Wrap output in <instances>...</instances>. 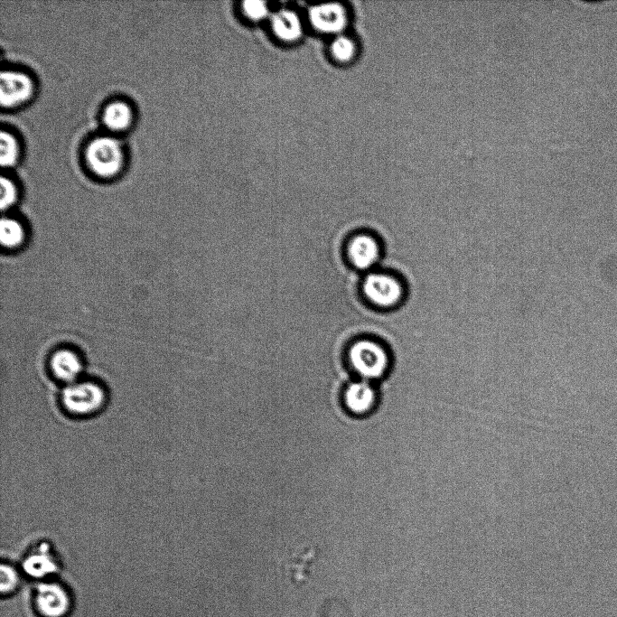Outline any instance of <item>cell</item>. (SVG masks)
<instances>
[{"instance_id":"2","label":"cell","mask_w":617,"mask_h":617,"mask_svg":"<svg viewBox=\"0 0 617 617\" xmlns=\"http://www.w3.org/2000/svg\"><path fill=\"white\" fill-rule=\"evenodd\" d=\"M362 292L369 303L382 312L397 310L407 298V287L402 279L384 269L367 274L362 282Z\"/></svg>"},{"instance_id":"9","label":"cell","mask_w":617,"mask_h":617,"mask_svg":"<svg viewBox=\"0 0 617 617\" xmlns=\"http://www.w3.org/2000/svg\"><path fill=\"white\" fill-rule=\"evenodd\" d=\"M23 568L33 577H44L58 569V559L48 542L42 541L33 547L23 560Z\"/></svg>"},{"instance_id":"16","label":"cell","mask_w":617,"mask_h":617,"mask_svg":"<svg viewBox=\"0 0 617 617\" xmlns=\"http://www.w3.org/2000/svg\"><path fill=\"white\" fill-rule=\"evenodd\" d=\"M331 51L337 61L344 62L352 58L355 52V46L349 37L339 36L332 42Z\"/></svg>"},{"instance_id":"17","label":"cell","mask_w":617,"mask_h":617,"mask_svg":"<svg viewBox=\"0 0 617 617\" xmlns=\"http://www.w3.org/2000/svg\"><path fill=\"white\" fill-rule=\"evenodd\" d=\"M0 207L2 210H5L16 201V188L10 179L4 176L0 179Z\"/></svg>"},{"instance_id":"13","label":"cell","mask_w":617,"mask_h":617,"mask_svg":"<svg viewBox=\"0 0 617 617\" xmlns=\"http://www.w3.org/2000/svg\"><path fill=\"white\" fill-rule=\"evenodd\" d=\"M102 119L105 126L110 130H123L126 128L131 122V108L125 102H112L106 107Z\"/></svg>"},{"instance_id":"3","label":"cell","mask_w":617,"mask_h":617,"mask_svg":"<svg viewBox=\"0 0 617 617\" xmlns=\"http://www.w3.org/2000/svg\"><path fill=\"white\" fill-rule=\"evenodd\" d=\"M64 410L75 416H89L100 412L107 403L105 389L98 383L77 380L65 386L61 394Z\"/></svg>"},{"instance_id":"4","label":"cell","mask_w":617,"mask_h":617,"mask_svg":"<svg viewBox=\"0 0 617 617\" xmlns=\"http://www.w3.org/2000/svg\"><path fill=\"white\" fill-rule=\"evenodd\" d=\"M86 159L89 168L97 175L110 177L121 168L123 150L117 139L100 136L92 140L88 145Z\"/></svg>"},{"instance_id":"19","label":"cell","mask_w":617,"mask_h":617,"mask_svg":"<svg viewBox=\"0 0 617 617\" xmlns=\"http://www.w3.org/2000/svg\"><path fill=\"white\" fill-rule=\"evenodd\" d=\"M242 9L245 14L253 20L262 19L268 14L266 4L259 0H248L243 2Z\"/></svg>"},{"instance_id":"15","label":"cell","mask_w":617,"mask_h":617,"mask_svg":"<svg viewBox=\"0 0 617 617\" xmlns=\"http://www.w3.org/2000/svg\"><path fill=\"white\" fill-rule=\"evenodd\" d=\"M18 154V147L15 138L8 132L4 130L0 133V164L2 167L13 165Z\"/></svg>"},{"instance_id":"14","label":"cell","mask_w":617,"mask_h":617,"mask_svg":"<svg viewBox=\"0 0 617 617\" xmlns=\"http://www.w3.org/2000/svg\"><path fill=\"white\" fill-rule=\"evenodd\" d=\"M23 225L14 219L3 217L0 223V241L3 247L14 248L24 240Z\"/></svg>"},{"instance_id":"18","label":"cell","mask_w":617,"mask_h":617,"mask_svg":"<svg viewBox=\"0 0 617 617\" xmlns=\"http://www.w3.org/2000/svg\"><path fill=\"white\" fill-rule=\"evenodd\" d=\"M1 588L3 594H10L18 586L19 576L15 569L8 564L1 566Z\"/></svg>"},{"instance_id":"10","label":"cell","mask_w":617,"mask_h":617,"mask_svg":"<svg viewBox=\"0 0 617 617\" xmlns=\"http://www.w3.org/2000/svg\"><path fill=\"white\" fill-rule=\"evenodd\" d=\"M309 17L312 24L324 33L340 32L346 24V12L342 5L336 3L313 6Z\"/></svg>"},{"instance_id":"8","label":"cell","mask_w":617,"mask_h":617,"mask_svg":"<svg viewBox=\"0 0 617 617\" xmlns=\"http://www.w3.org/2000/svg\"><path fill=\"white\" fill-rule=\"evenodd\" d=\"M33 82L24 73L4 70L0 74V103L2 107L16 106L30 98Z\"/></svg>"},{"instance_id":"6","label":"cell","mask_w":617,"mask_h":617,"mask_svg":"<svg viewBox=\"0 0 617 617\" xmlns=\"http://www.w3.org/2000/svg\"><path fill=\"white\" fill-rule=\"evenodd\" d=\"M347 251L351 262L356 268L369 270L380 261L383 246L374 235L360 233L349 241Z\"/></svg>"},{"instance_id":"5","label":"cell","mask_w":617,"mask_h":617,"mask_svg":"<svg viewBox=\"0 0 617 617\" xmlns=\"http://www.w3.org/2000/svg\"><path fill=\"white\" fill-rule=\"evenodd\" d=\"M33 603L42 617H64L70 608V598L59 584L44 583L35 589Z\"/></svg>"},{"instance_id":"1","label":"cell","mask_w":617,"mask_h":617,"mask_svg":"<svg viewBox=\"0 0 617 617\" xmlns=\"http://www.w3.org/2000/svg\"><path fill=\"white\" fill-rule=\"evenodd\" d=\"M349 360L360 379L370 382L385 379L393 369L389 349L376 339L356 341L349 350Z\"/></svg>"},{"instance_id":"12","label":"cell","mask_w":617,"mask_h":617,"mask_svg":"<svg viewBox=\"0 0 617 617\" xmlns=\"http://www.w3.org/2000/svg\"><path fill=\"white\" fill-rule=\"evenodd\" d=\"M271 24L276 36L284 41H295L302 33L298 15L290 10H281L273 14Z\"/></svg>"},{"instance_id":"7","label":"cell","mask_w":617,"mask_h":617,"mask_svg":"<svg viewBox=\"0 0 617 617\" xmlns=\"http://www.w3.org/2000/svg\"><path fill=\"white\" fill-rule=\"evenodd\" d=\"M343 403L350 413L366 416L377 407L379 392L373 382L360 379L347 386L343 393Z\"/></svg>"},{"instance_id":"11","label":"cell","mask_w":617,"mask_h":617,"mask_svg":"<svg viewBox=\"0 0 617 617\" xmlns=\"http://www.w3.org/2000/svg\"><path fill=\"white\" fill-rule=\"evenodd\" d=\"M52 375L66 385L78 380L82 371V362L74 351L62 349L53 353L50 360Z\"/></svg>"}]
</instances>
